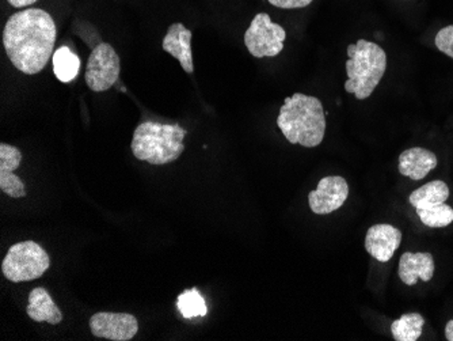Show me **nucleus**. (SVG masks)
<instances>
[{"mask_svg": "<svg viewBox=\"0 0 453 341\" xmlns=\"http://www.w3.org/2000/svg\"><path fill=\"white\" fill-rule=\"evenodd\" d=\"M445 337L448 341H453V320H450L445 327Z\"/></svg>", "mask_w": 453, "mask_h": 341, "instance_id": "24", "label": "nucleus"}, {"mask_svg": "<svg viewBox=\"0 0 453 341\" xmlns=\"http://www.w3.org/2000/svg\"><path fill=\"white\" fill-rule=\"evenodd\" d=\"M349 196V185L340 175L322 178L318 188L308 195V205L317 215H327L340 210Z\"/></svg>", "mask_w": 453, "mask_h": 341, "instance_id": "9", "label": "nucleus"}, {"mask_svg": "<svg viewBox=\"0 0 453 341\" xmlns=\"http://www.w3.org/2000/svg\"><path fill=\"white\" fill-rule=\"evenodd\" d=\"M314 0H269L274 7L284 10L304 9L310 6Z\"/></svg>", "mask_w": 453, "mask_h": 341, "instance_id": "22", "label": "nucleus"}, {"mask_svg": "<svg viewBox=\"0 0 453 341\" xmlns=\"http://www.w3.org/2000/svg\"><path fill=\"white\" fill-rule=\"evenodd\" d=\"M277 126L289 143L314 149L325 137V109L317 97L294 94L285 98L277 117Z\"/></svg>", "mask_w": 453, "mask_h": 341, "instance_id": "2", "label": "nucleus"}, {"mask_svg": "<svg viewBox=\"0 0 453 341\" xmlns=\"http://www.w3.org/2000/svg\"><path fill=\"white\" fill-rule=\"evenodd\" d=\"M177 306L180 314L188 320L196 317H205L208 313L205 299L197 289L185 290L178 297Z\"/></svg>", "mask_w": 453, "mask_h": 341, "instance_id": "20", "label": "nucleus"}, {"mask_svg": "<svg viewBox=\"0 0 453 341\" xmlns=\"http://www.w3.org/2000/svg\"><path fill=\"white\" fill-rule=\"evenodd\" d=\"M90 330L98 338L129 341L139 332V322L128 313H96L90 318Z\"/></svg>", "mask_w": 453, "mask_h": 341, "instance_id": "8", "label": "nucleus"}, {"mask_svg": "<svg viewBox=\"0 0 453 341\" xmlns=\"http://www.w3.org/2000/svg\"><path fill=\"white\" fill-rule=\"evenodd\" d=\"M187 129L178 124H160L144 121L134 132L131 149L134 157L151 165L174 162L185 150L183 137Z\"/></svg>", "mask_w": 453, "mask_h": 341, "instance_id": "3", "label": "nucleus"}, {"mask_svg": "<svg viewBox=\"0 0 453 341\" xmlns=\"http://www.w3.org/2000/svg\"><path fill=\"white\" fill-rule=\"evenodd\" d=\"M27 313L30 320L35 321V322L58 325L63 321V313L56 306L50 292L42 287H35L30 291Z\"/></svg>", "mask_w": 453, "mask_h": 341, "instance_id": "15", "label": "nucleus"}, {"mask_svg": "<svg viewBox=\"0 0 453 341\" xmlns=\"http://www.w3.org/2000/svg\"><path fill=\"white\" fill-rule=\"evenodd\" d=\"M434 43H436V47L439 48V50L453 58V25L442 27L437 33Z\"/></svg>", "mask_w": 453, "mask_h": 341, "instance_id": "21", "label": "nucleus"}, {"mask_svg": "<svg viewBox=\"0 0 453 341\" xmlns=\"http://www.w3.org/2000/svg\"><path fill=\"white\" fill-rule=\"evenodd\" d=\"M417 215L421 219V222L427 228L441 229L447 228L453 222V208L450 205H424V207L416 208Z\"/></svg>", "mask_w": 453, "mask_h": 341, "instance_id": "19", "label": "nucleus"}, {"mask_svg": "<svg viewBox=\"0 0 453 341\" xmlns=\"http://www.w3.org/2000/svg\"><path fill=\"white\" fill-rule=\"evenodd\" d=\"M192 30L187 29L183 24H173L163 38L162 48L173 58H177L183 71L187 74L195 73L192 52Z\"/></svg>", "mask_w": 453, "mask_h": 341, "instance_id": "12", "label": "nucleus"}, {"mask_svg": "<svg viewBox=\"0 0 453 341\" xmlns=\"http://www.w3.org/2000/svg\"><path fill=\"white\" fill-rule=\"evenodd\" d=\"M284 27L273 24L271 15L259 12L244 33V45L254 58H276L284 50Z\"/></svg>", "mask_w": 453, "mask_h": 341, "instance_id": "6", "label": "nucleus"}, {"mask_svg": "<svg viewBox=\"0 0 453 341\" xmlns=\"http://www.w3.org/2000/svg\"><path fill=\"white\" fill-rule=\"evenodd\" d=\"M399 277L407 286H414L421 277L424 282L432 280L434 275V260L430 253H411L407 252L401 257L398 269Z\"/></svg>", "mask_w": 453, "mask_h": 341, "instance_id": "14", "label": "nucleus"}, {"mask_svg": "<svg viewBox=\"0 0 453 341\" xmlns=\"http://www.w3.org/2000/svg\"><path fill=\"white\" fill-rule=\"evenodd\" d=\"M119 56L111 44L101 43L94 48L88 58L85 74L86 83L96 93L108 91L119 81Z\"/></svg>", "mask_w": 453, "mask_h": 341, "instance_id": "7", "label": "nucleus"}, {"mask_svg": "<svg viewBox=\"0 0 453 341\" xmlns=\"http://www.w3.org/2000/svg\"><path fill=\"white\" fill-rule=\"evenodd\" d=\"M348 56L346 93L353 94L357 99L369 98L386 74V52L375 43L358 40L356 44L349 45Z\"/></svg>", "mask_w": 453, "mask_h": 341, "instance_id": "4", "label": "nucleus"}, {"mask_svg": "<svg viewBox=\"0 0 453 341\" xmlns=\"http://www.w3.org/2000/svg\"><path fill=\"white\" fill-rule=\"evenodd\" d=\"M53 73L63 83L71 82L81 71V58L68 47H61L52 56Z\"/></svg>", "mask_w": 453, "mask_h": 341, "instance_id": "17", "label": "nucleus"}, {"mask_svg": "<svg viewBox=\"0 0 453 341\" xmlns=\"http://www.w3.org/2000/svg\"><path fill=\"white\" fill-rule=\"evenodd\" d=\"M22 152L7 143L0 144V190L9 198H20L27 196L25 184L14 170L19 169Z\"/></svg>", "mask_w": 453, "mask_h": 341, "instance_id": "11", "label": "nucleus"}, {"mask_svg": "<svg viewBox=\"0 0 453 341\" xmlns=\"http://www.w3.org/2000/svg\"><path fill=\"white\" fill-rule=\"evenodd\" d=\"M50 267L47 252L35 241H25L9 249L2 263V272L12 283H22L42 276Z\"/></svg>", "mask_w": 453, "mask_h": 341, "instance_id": "5", "label": "nucleus"}, {"mask_svg": "<svg viewBox=\"0 0 453 341\" xmlns=\"http://www.w3.org/2000/svg\"><path fill=\"white\" fill-rule=\"evenodd\" d=\"M425 320L418 313L403 314L391 325V332L396 341H416L421 337Z\"/></svg>", "mask_w": 453, "mask_h": 341, "instance_id": "18", "label": "nucleus"}, {"mask_svg": "<svg viewBox=\"0 0 453 341\" xmlns=\"http://www.w3.org/2000/svg\"><path fill=\"white\" fill-rule=\"evenodd\" d=\"M436 154L422 147L406 150L399 157V173L414 182H419L426 177L432 170L436 169Z\"/></svg>", "mask_w": 453, "mask_h": 341, "instance_id": "13", "label": "nucleus"}, {"mask_svg": "<svg viewBox=\"0 0 453 341\" xmlns=\"http://www.w3.org/2000/svg\"><path fill=\"white\" fill-rule=\"evenodd\" d=\"M402 243L399 229L391 225H375L366 231L365 249L380 263H388Z\"/></svg>", "mask_w": 453, "mask_h": 341, "instance_id": "10", "label": "nucleus"}, {"mask_svg": "<svg viewBox=\"0 0 453 341\" xmlns=\"http://www.w3.org/2000/svg\"><path fill=\"white\" fill-rule=\"evenodd\" d=\"M449 198V188L444 182H427L424 187L418 188L409 196L410 205L413 207H424V205H442Z\"/></svg>", "mask_w": 453, "mask_h": 341, "instance_id": "16", "label": "nucleus"}, {"mask_svg": "<svg viewBox=\"0 0 453 341\" xmlns=\"http://www.w3.org/2000/svg\"><path fill=\"white\" fill-rule=\"evenodd\" d=\"M7 2L15 9H24V7H29L32 4H37L38 0H7Z\"/></svg>", "mask_w": 453, "mask_h": 341, "instance_id": "23", "label": "nucleus"}, {"mask_svg": "<svg viewBox=\"0 0 453 341\" xmlns=\"http://www.w3.org/2000/svg\"><path fill=\"white\" fill-rule=\"evenodd\" d=\"M58 37L52 15L45 10L15 12L4 29V47L10 62L20 73L35 75L47 67Z\"/></svg>", "mask_w": 453, "mask_h": 341, "instance_id": "1", "label": "nucleus"}]
</instances>
